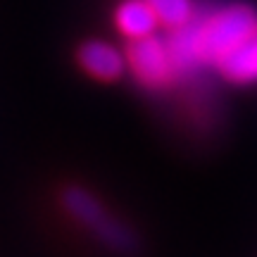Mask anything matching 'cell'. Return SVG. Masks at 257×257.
<instances>
[{"label": "cell", "mask_w": 257, "mask_h": 257, "mask_svg": "<svg viewBox=\"0 0 257 257\" xmlns=\"http://www.w3.org/2000/svg\"><path fill=\"white\" fill-rule=\"evenodd\" d=\"M79 64L86 72L100 79V81H114L124 72L126 57L110 43L102 41H88L79 48Z\"/></svg>", "instance_id": "5"}, {"label": "cell", "mask_w": 257, "mask_h": 257, "mask_svg": "<svg viewBox=\"0 0 257 257\" xmlns=\"http://www.w3.org/2000/svg\"><path fill=\"white\" fill-rule=\"evenodd\" d=\"M64 207L69 210L74 219H79L83 226H91V231L100 240H105L107 245L117 250H128L134 245V238L119 221H114L107 212L100 207V202L95 200L93 195L72 188L64 193Z\"/></svg>", "instance_id": "3"}, {"label": "cell", "mask_w": 257, "mask_h": 257, "mask_svg": "<svg viewBox=\"0 0 257 257\" xmlns=\"http://www.w3.org/2000/svg\"><path fill=\"white\" fill-rule=\"evenodd\" d=\"M114 22H117V29L131 41L153 36L155 27L160 24L146 0H124L114 12Z\"/></svg>", "instance_id": "7"}, {"label": "cell", "mask_w": 257, "mask_h": 257, "mask_svg": "<svg viewBox=\"0 0 257 257\" xmlns=\"http://www.w3.org/2000/svg\"><path fill=\"white\" fill-rule=\"evenodd\" d=\"M153 8L160 24L167 29H179L195 17V8L191 0H146Z\"/></svg>", "instance_id": "8"}, {"label": "cell", "mask_w": 257, "mask_h": 257, "mask_svg": "<svg viewBox=\"0 0 257 257\" xmlns=\"http://www.w3.org/2000/svg\"><path fill=\"white\" fill-rule=\"evenodd\" d=\"M257 27V15L250 5H229L198 17V43L202 64H217Z\"/></svg>", "instance_id": "1"}, {"label": "cell", "mask_w": 257, "mask_h": 257, "mask_svg": "<svg viewBox=\"0 0 257 257\" xmlns=\"http://www.w3.org/2000/svg\"><path fill=\"white\" fill-rule=\"evenodd\" d=\"M126 64L136 74L138 81L148 88H160V86H167L169 81L176 79L167 41H160L155 36L128 41Z\"/></svg>", "instance_id": "2"}, {"label": "cell", "mask_w": 257, "mask_h": 257, "mask_svg": "<svg viewBox=\"0 0 257 257\" xmlns=\"http://www.w3.org/2000/svg\"><path fill=\"white\" fill-rule=\"evenodd\" d=\"M167 48H169L176 79L205 67L200 57V43H198V17H193L184 27L172 29V36L167 38Z\"/></svg>", "instance_id": "4"}, {"label": "cell", "mask_w": 257, "mask_h": 257, "mask_svg": "<svg viewBox=\"0 0 257 257\" xmlns=\"http://www.w3.org/2000/svg\"><path fill=\"white\" fill-rule=\"evenodd\" d=\"M217 67L229 81L236 83L257 81V27Z\"/></svg>", "instance_id": "6"}]
</instances>
